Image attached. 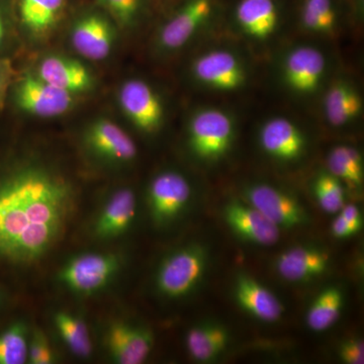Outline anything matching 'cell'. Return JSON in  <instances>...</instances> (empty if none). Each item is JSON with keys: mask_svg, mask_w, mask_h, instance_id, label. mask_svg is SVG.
Wrapping results in <instances>:
<instances>
[{"mask_svg": "<svg viewBox=\"0 0 364 364\" xmlns=\"http://www.w3.org/2000/svg\"><path fill=\"white\" fill-rule=\"evenodd\" d=\"M75 193L57 172L25 165L0 178V257L11 262L42 259L65 233Z\"/></svg>", "mask_w": 364, "mask_h": 364, "instance_id": "6da1fadb", "label": "cell"}, {"mask_svg": "<svg viewBox=\"0 0 364 364\" xmlns=\"http://www.w3.org/2000/svg\"><path fill=\"white\" fill-rule=\"evenodd\" d=\"M208 257L205 248L198 244H191L170 254L157 270L158 291L171 299L188 296L203 279Z\"/></svg>", "mask_w": 364, "mask_h": 364, "instance_id": "7a4b0ae2", "label": "cell"}, {"mask_svg": "<svg viewBox=\"0 0 364 364\" xmlns=\"http://www.w3.org/2000/svg\"><path fill=\"white\" fill-rule=\"evenodd\" d=\"M234 133L233 119L227 112L203 109L189 123V147L200 159L217 161L231 149Z\"/></svg>", "mask_w": 364, "mask_h": 364, "instance_id": "3957f363", "label": "cell"}, {"mask_svg": "<svg viewBox=\"0 0 364 364\" xmlns=\"http://www.w3.org/2000/svg\"><path fill=\"white\" fill-rule=\"evenodd\" d=\"M119 263L116 254H80L69 260L60 270L59 280L74 293H97L119 272Z\"/></svg>", "mask_w": 364, "mask_h": 364, "instance_id": "277c9868", "label": "cell"}, {"mask_svg": "<svg viewBox=\"0 0 364 364\" xmlns=\"http://www.w3.org/2000/svg\"><path fill=\"white\" fill-rule=\"evenodd\" d=\"M14 100L21 111L33 117H55L73 105V95L46 82L37 74H26L14 90Z\"/></svg>", "mask_w": 364, "mask_h": 364, "instance_id": "5b68a950", "label": "cell"}, {"mask_svg": "<svg viewBox=\"0 0 364 364\" xmlns=\"http://www.w3.org/2000/svg\"><path fill=\"white\" fill-rule=\"evenodd\" d=\"M119 102L124 114L136 129L146 134L159 130L164 119V109L157 93L145 81H126L119 90Z\"/></svg>", "mask_w": 364, "mask_h": 364, "instance_id": "8992f818", "label": "cell"}, {"mask_svg": "<svg viewBox=\"0 0 364 364\" xmlns=\"http://www.w3.org/2000/svg\"><path fill=\"white\" fill-rule=\"evenodd\" d=\"M191 198V184L182 174L176 171L158 174L148 191L153 220L159 225L173 221L183 212Z\"/></svg>", "mask_w": 364, "mask_h": 364, "instance_id": "52a82bcc", "label": "cell"}, {"mask_svg": "<svg viewBox=\"0 0 364 364\" xmlns=\"http://www.w3.org/2000/svg\"><path fill=\"white\" fill-rule=\"evenodd\" d=\"M245 196L248 203L279 229L304 226L309 223V215L299 200L274 186L253 184L246 189Z\"/></svg>", "mask_w": 364, "mask_h": 364, "instance_id": "ba28073f", "label": "cell"}, {"mask_svg": "<svg viewBox=\"0 0 364 364\" xmlns=\"http://www.w3.org/2000/svg\"><path fill=\"white\" fill-rule=\"evenodd\" d=\"M71 44L81 56L100 61L111 54L116 41L112 21L98 13L83 14L72 26Z\"/></svg>", "mask_w": 364, "mask_h": 364, "instance_id": "9c48e42d", "label": "cell"}, {"mask_svg": "<svg viewBox=\"0 0 364 364\" xmlns=\"http://www.w3.org/2000/svg\"><path fill=\"white\" fill-rule=\"evenodd\" d=\"M193 72L203 85L221 91L239 90L246 80L240 60L226 50H214L198 57L193 63Z\"/></svg>", "mask_w": 364, "mask_h": 364, "instance_id": "30bf717a", "label": "cell"}, {"mask_svg": "<svg viewBox=\"0 0 364 364\" xmlns=\"http://www.w3.org/2000/svg\"><path fill=\"white\" fill-rule=\"evenodd\" d=\"M85 142L93 155L105 161L127 163L136 156L133 139L109 119L93 121L86 129Z\"/></svg>", "mask_w": 364, "mask_h": 364, "instance_id": "8fae6325", "label": "cell"}, {"mask_svg": "<svg viewBox=\"0 0 364 364\" xmlns=\"http://www.w3.org/2000/svg\"><path fill=\"white\" fill-rule=\"evenodd\" d=\"M224 219L235 235L249 243L272 246L279 240V228L250 203L230 202L224 208Z\"/></svg>", "mask_w": 364, "mask_h": 364, "instance_id": "7c38bea8", "label": "cell"}, {"mask_svg": "<svg viewBox=\"0 0 364 364\" xmlns=\"http://www.w3.org/2000/svg\"><path fill=\"white\" fill-rule=\"evenodd\" d=\"M154 337L147 328L116 322L107 333V347L114 363H143L152 351Z\"/></svg>", "mask_w": 364, "mask_h": 364, "instance_id": "4fadbf2b", "label": "cell"}, {"mask_svg": "<svg viewBox=\"0 0 364 364\" xmlns=\"http://www.w3.org/2000/svg\"><path fill=\"white\" fill-rule=\"evenodd\" d=\"M213 11V0H188L162 26L159 33V45L168 51L183 47L196 31L207 23Z\"/></svg>", "mask_w": 364, "mask_h": 364, "instance_id": "5bb4252c", "label": "cell"}, {"mask_svg": "<svg viewBox=\"0 0 364 364\" xmlns=\"http://www.w3.org/2000/svg\"><path fill=\"white\" fill-rule=\"evenodd\" d=\"M325 68L326 60L322 52L316 48L303 46L294 49L287 57L284 79L294 92L309 95L317 90Z\"/></svg>", "mask_w": 364, "mask_h": 364, "instance_id": "9a60e30c", "label": "cell"}, {"mask_svg": "<svg viewBox=\"0 0 364 364\" xmlns=\"http://www.w3.org/2000/svg\"><path fill=\"white\" fill-rule=\"evenodd\" d=\"M261 147L279 161H294L306 149V139L298 126L284 117H273L263 124L259 133Z\"/></svg>", "mask_w": 364, "mask_h": 364, "instance_id": "2e32d148", "label": "cell"}, {"mask_svg": "<svg viewBox=\"0 0 364 364\" xmlns=\"http://www.w3.org/2000/svg\"><path fill=\"white\" fill-rule=\"evenodd\" d=\"M235 299L245 312L262 322L279 321L284 313L282 301L250 275L239 274L235 282Z\"/></svg>", "mask_w": 364, "mask_h": 364, "instance_id": "e0dca14e", "label": "cell"}, {"mask_svg": "<svg viewBox=\"0 0 364 364\" xmlns=\"http://www.w3.org/2000/svg\"><path fill=\"white\" fill-rule=\"evenodd\" d=\"M37 75L46 82L73 95L86 92L95 85L90 70L81 62L57 55L41 62Z\"/></svg>", "mask_w": 364, "mask_h": 364, "instance_id": "ac0fdd59", "label": "cell"}, {"mask_svg": "<svg viewBox=\"0 0 364 364\" xmlns=\"http://www.w3.org/2000/svg\"><path fill=\"white\" fill-rule=\"evenodd\" d=\"M329 254L318 248L298 246L280 254L275 262L277 272L287 282H304L327 272Z\"/></svg>", "mask_w": 364, "mask_h": 364, "instance_id": "d6986e66", "label": "cell"}, {"mask_svg": "<svg viewBox=\"0 0 364 364\" xmlns=\"http://www.w3.org/2000/svg\"><path fill=\"white\" fill-rule=\"evenodd\" d=\"M136 196L130 188H122L109 198L95 225L98 238L109 239L124 234L136 217Z\"/></svg>", "mask_w": 364, "mask_h": 364, "instance_id": "ffe728a7", "label": "cell"}, {"mask_svg": "<svg viewBox=\"0 0 364 364\" xmlns=\"http://www.w3.org/2000/svg\"><path fill=\"white\" fill-rule=\"evenodd\" d=\"M236 18L246 35L256 40L272 37L279 26V9L274 0H241Z\"/></svg>", "mask_w": 364, "mask_h": 364, "instance_id": "44dd1931", "label": "cell"}, {"mask_svg": "<svg viewBox=\"0 0 364 364\" xmlns=\"http://www.w3.org/2000/svg\"><path fill=\"white\" fill-rule=\"evenodd\" d=\"M66 0H20L23 26L35 37L51 32L63 16Z\"/></svg>", "mask_w": 364, "mask_h": 364, "instance_id": "7402d4cb", "label": "cell"}, {"mask_svg": "<svg viewBox=\"0 0 364 364\" xmlns=\"http://www.w3.org/2000/svg\"><path fill=\"white\" fill-rule=\"evenodd\" d=\"M361 109L360 95L349 83L339 81L326 93L324 111L332 126L341 127L350 123L360 114Z\"/></svg>", "mask_w": 364, "mask_h": 364, "instance_id": "603a6c76", "label": "cell"}, {"mask_svg": "<svg viewBox=\"0 0 364 364\" xmlns=\"http://www.w3.org/2000/svg\"><path fill=\"white\" fill-rule=\"evenodd\" d=\"M229 342L227 330L219 325H198L186 335V347L191 358L207 363L226 349Z\"/></svg>", "mask_w": 364, "mask_h": 364, "instance_id": "cb8c5ba5", "label": "cell"}, {"mask_svg": "<svg viewBox=\"0 0 364 364\" xmlns=\"http://www.w3.org/2000/svg\"><path fill=\"white\" fill-rule=\"evenodd\" d=\"M344 305L341 289L329 287L314 299L306 313V325L315 332L330 329L338 321Z\"/></svg>", "mask_w": 364, "mask_h": 364, "instance_id": "d4e9b609", "label": "cell"}, {"mask_svg": "<svg viewBox=\"0 0 364 364\" xmlns=\"http://www.w3.org/2000/svg\"><path fill=\"white\" fill-rule=\"evenodd\" d=\"M54 323L72 353L80 358H90L92 353V342L82 318L67 312H58L55 315Z\"/></svg>", "mask_w": 364, "mask_h": 364, "instance_id": "484cf974", "label": "cell"}, {"mask_svg": "<svg viewBox=\"0 0 364 364\" xmlns=\"http://www.w3.org/2000/svg\"><path fill=\"white\" fill-rule=\"evenodd\" d=\"M329 172L340 181L352 186H359L363 181V163L360 153L349 146H338L328 157Z\"/></svg>", "mask_w": 364, "mask_h": 364, "instance_id": "4316f807", "label": "cell"}, {"mask_svg": "<svg viewBox=\"0 0 364 364\" xmlns=\"http://www.w3.org/2000/svg\"><path fill=\"white\" fill-rule=\"evenodd\" d=\"M26 327L18 322L0 334V364H23L28 361Z\"/></svg>", "mask_w": 364, "mask_h": 364, "instance_id": "83f0119b", "label": "cell"}, {"mask_svg": "<svg viewBox=\"0 0 364 364\" xmlns=\"http://www.w3.org/2000/svg\"><path fill=\"white\" fill-rule=\"evenodd\" d=\"M316 200L324 212L336 214L345 205V191L341 181L330 172L318 174L314 182Z\"/></svg>", "mask_w": 364, "mask_h": 364, "instance_id": "f1b7e54d", "label": "cell"}, {"mask_svg": "<svg viewBox=\"0 0 364 364\" xmlns=\"http://www.w3.org/2000/svg\"><path fill=\"white\" fill-rule=\"evenodd\" d=\"M301 21L311 32H331L336 25V13L332 0H305L301 9Z\"/></svg>", "mask_w": 364, "mask_h": 364, "instance_id": "f546056e", "label": "cell"}, {"mask_svg": "<svg viewBox=\"0 0 364 364\" xmlns=\"http://www.w3.org/2000/svg\"><path fill=\"white\" fill-rule=\"evenodd\" d=\"M98 4L123 28L135 26L143 9V0H98Z\"/></svg>", "mask_w": 364, "mask_h": 364, "instance_id": "4dcf8cb0", "label": "cell"}, {"mask_svg": "<svg viewBox=\"0 0 364 364\" xmlns=\"http://www.w3.org/2000/svg\"><path fill=\"white\" fill-rule=\"evenodd\" d=\"M56 360V355L50 346L44 333H33L28 344V361L32 364H51Z\"/></svg>", "mask_w": 364, "mask_h": 364, "instance_id": "1f68e13d", "label": "cell"}, {"mask_svg": "<svg viewBox=\"0 0 364 364\" xmlns=\"http://www.w3.org/2000/svg\"><path fill=\"white\" fill-rule=\"evenodd\" d=\"M339 358L347 364L364 363V345L363 340L353 338L345 340L339 347Z\"/></svg>", "mask_w": 364, "mask_h": 364, "instance_id": "d6a6232c", "label": "cell"}, {"mask_svg": "<svg viewBox=\"0 0 364 364\" xmlns=\"http://www.w3.org/2000/svg\"><path fill=\"white\" fill-rule=\"evenodd\" d=\"M331 230L333 236L337 239L349 238L359 232L358 228L354 227L350 223L345 221L340 215L333 221Z\"/></svg>", "mask_w": 364, "mask_h": 364, "instance_id": "836d02e7", "label": "cell"}, {"mask_svg": "<svg viewBox=\"0 0 364 364\" xmlns=\"http://www.w3.org/2000/svg\"><path fill=\"white\" fill-rule=\"evenodd\" d=\"M339 215L354 227L358 228V230H361L363 227V217H361L360 210L356 207L355 205H345L341 210L339 212Z\"/></svg>", "mask_w": 364, "mask_h": 364, "instance_id": "e575fe53", "label": "cell"}, {"mask_svg": "<svg viewBox=\"0 0 364 364\" xmlns=\"http://www.w3.org/2000/svg\"><path fill=\"white\" fill-rule=\"evenodd\" d=\"M4 88H6V75H4L2 68L0 67V98L2 97Z\"/></svg>", "mask_w": 364, "mask_h": 364, "instance_id": "d590c367", "label": "cell"}, {"mask_svg": "<svg viewBox=\"0 0 364 364\" xmlns=\"http://www.w3.org/2000/svg\"><path fill=\"white\" fill-rule=\"evenodd\" d=\"M4 36H6V26H4V18L0 14V45L4 39Z\"/></svg>", "mask_w": 364, "mask_h": 364, "instance_id": "8d00e7d4", "label": "cell"}]
</instances>
